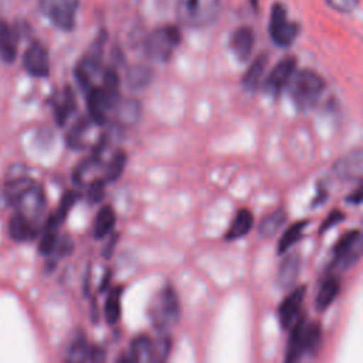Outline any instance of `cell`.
<instances>
[{
  "label": "cell",
  "mask_w": 363,
  "mask_h": 363,
  "mask_svg": "<svg viewBox=\"0 0 363 363\" xmlns=\"http://www.w3.org/2000/svg\"><path fill=\"white\" fill-rule=\"evenodd\" d=\"M153 72L149 67L136 65L132 67L126 74V84L130 89H143L152 81Z\"/></svg>",
  "instance_id": "28"
},
{
  "label": "cell",
  "mask_w": 363,
  "mask_h": 363,
  "mask_svg": "<svg viewBox=\"0 0 363 363\" xmlns=\"http://www.w3.org/2000/svg\"><path fill=\"white\" fill-rule=\"evenodd\" d=\"M306 288L303 285L296 286L291 294L282 299L278 308V319L282 329H291V326L298 320L301 313V306L305 298Z\"/></svg>",
  "instance_id": "12"
},
{
  "label": "cell",
  "mask_w": 363,
  "mask_h": 363,
  "mask_svg": "<svg viewBox=\"0 0 363 363\" xmlns=\"http://www.w3.org/2000/svg\"><path fill=\"white\" fill-rule=\"evenodd\" d=\"M230 48L238 61L245 62L251 57V52L254 48L252 28L247 26L238 27L230 38Z\"/></svg>",
  "instance_id": "16"
},
{
  "label": "cell",
  "mask_w": 363,
  "mask_h": 363,
  "mask_svg": "<svg viewBox=\"0 0 363 363\" xmlns=\"http://www.w3.org/2000/svg\"><path fill=\"white\" fill-rule=\"evenodd\" d=\"M325 86L326 84L318 72L312 69H295L285 88H288V94L299 111H309L318 104Z\"/></svg>",
  "instance_id": "2"
},
{
  "label": "cell",
  "mask_w": 363,
  "mask_h": 363,
  "mask_svg": "<svg viewBox=\"0 0 363 363\" xmlns=\"http://www.w3.org/2000/svg\"><path fill=\"white\" fill-rule=\"evenodd\" d=\"M67 360L69 362H102L105 360V352L98 347L86 343L84 335H78L67 352Z\"/></svg>",
  "instance_id": "15"
},
{
  "label": "cell",
  "mask_w": 363,
  "mask_h": 363,
  "mask_svg": "<svg viewBox=\"0 0 363 363\" xmlns=\"http://www.w3.org/2000/svg\"><path fill=\"white\" fill-rule=\"evenodd\" d=\"M221 10V0H177V20L190 28H200L214 23Z\"/></svg>",
  "instance_id": "5"
},
{
  "label": "cell",
  "mask_w": 363,
  "mask_h": 363,
  "mask_svg": "<svg viewBox=\"0 0 363 363\" xmlns=\"http://www.w3.org/2000/svg\"><path fill=\"white\" fill-rule=\"evenodd\" d=\"M9 233L16 241L33 240L38 234V224L33 223L31 220L16 211V214L10 218Z\"/></svg>",
  "instance_id": "19"
},
{
  "label": "cell",
  "mask_w": 363,
  "mask_h": 363,
  "mask_svg": "<svg viewBox=\"0 0 363 363\" xmlns=\"http://www.w3.org/2000/svg\"><path fill=\"white\" fill-rule=\"evenodd\" d=\"M104 191H105V180L104 179H95L91 182L88 187V201L91 204H96L104 199Z\"/></svg>",
  "instance_id": "35"
},
{
  "label": "cell",
  "mask_w": 363,
  "mask_h": 363,
  "mask_svg": "<svg viewBox=\"0 0 363 363\" xmlns=\"http://www.w3.org/2000/svg\"><path fill=\"white\" fill-rule=\"evenodd\" d=\"M86 106H88L91 119H92L95 123L102 125V123L106 121L108 112L115 108V104H113L112 99L105 94V91L102 89V86L92 85V86L86 91Z\"/></svg>",
  "instance_id": "14"
},
{
  "label": "cell",
  "mask_w": 363,
  "mask_h": 363,
  "mask_svg": "<svg viewBox=\"0 0 363 363\" xmlns=\"http://www.w3.org/2000/svg\"><path fill=\"white\" fill-rule=\"evenodd\" d=\"M172 347V342L169 336H162L153 340V357L152 362H162L169 356Z\"/></svg>",
  "instance_id": "34"
},
{
  "label": "cell",
  "mask_w": 363,
  "mask_h": 363,
  "mask_svg": "<svg viewBox=\"0 0 363 363\" xmlns=\"http://www.w3.org/2000/svg\"><path fill=\"white\" fill-rule=\"evenodd\" d=\"M267 55H258L251 64H250V68L247 69V72L244 74L242 77V86L250 91V92H254L258 86H259V82H261V78H262V74L265 71V67H267Z\"/></svg>",
  "instance_id": "24"
},
{
  "label": "cell",
  "mask_w": 363,
  "mask_h": 363,
  "mask_svg": "<svg viewBox=\"0 0 363 363\" xmlns=\"http://www.w3.org/2000/svg\"><path fill=\"white\" fill-rule=\"evenodd\" d=\"M286 221V211L279 207L267 214L258 224V235L262 238L274 237Z\"/></svg>",
  "instance_id": "22"
},
{
  "label": "cell",
  "mask_w": 363,
  "mask_h": 363,
  "mask_svg": "<svg viewBox=\"0 0 363 363\" xmlns=\"http://www.w3.org/2000/svg\"><path fill=\"white\" fill-rule=\"evenodd\" d=\"M301 269V255L292 252L284 258L278 268L277 282L281 289H292L298 281Z\"/></svg>",
  "instance_id": "17"
},
{
  "label": "cell",
  "mask_w": 363,
  "mask_h": 363,
  "mask_svg": "<svg viewBox=\"0 0 363 363\" xmlns=\"http://www.w3.org/2000/svg\"><path fill=\"white\" fill-rule=\"evenodd\" d=\"M252 225H254L252 213L247 208L238 210L228 231L225 233V240L233 241V240H238V238L247 235L250 233V230L252 228Z\"/></svg>",
  "instance_id": "21"
},
{
  "label": "cell",
  "mask_w": 363,
  "mask_h": 363,
  "mask_svg": "<svg viewBox=\"0 0 363 363\" xmlns=\"http://www.w3.org/2000/svg\"><path fill=\"white\" fill-rule=\"evenodd\" d=\"M129 356L133 363L138 362H152L153 357V340L146 335L136 336L130 343Z\"/></svg>",
  "instance_id": "25"
},
{
  "label": "cell",
  "mask_w": 363,
  "mask_h": 363,
  "mask_svg": "<svg viewBox=\"0 0 363 363\" xmlns=\"http://www.w3.org/2000/svg\"><path fill=\"white\" fill-rule=\"evenodd\" d=\"M77 109V102H75V96L72 94V91L69 88H67L62 94V98L55 104L54 112H55V121L60 126H62L65 123V121L68 119V116Z\"/></svg>",
  "instance_id": "30"
},
{
  "label": "cell",
  "mask_w": 363,
  "mask_h": 363,
  "mask_svg": "<svg viewBox=\"0 0 363 363\" xmlns=\"http://www.w3.org/2000/svg\"><path fill=\"white\" fill-rule=\"evenodd\" d=\"M362 191H363V190H362V186H357V189H356L352 194H349V196L346 197V201H347V203H352V204H354V206H359V204L362 203V196H363Z\"/></svg>",
  "instance_id": "39"
},
{
  "label": "cell",
  "mask_w": 363,
  "mask_h": 363,
  "mask_svg": "<svg viewBox=\"0 0 363 363\" xmlns=\"http://www.w3.org/2000/svg\"><path fill=\"white\" fill-rule=\"evenodd\" d=\"M24 69L35 77L45 78L50 74V57L45 45L40 41H33L23 55Z\"/></svg>",
  "instance_id": "11"
},
{
  "label": "cell",
  "mask_w": 363,
  "mask_h": 363,
  "mask_svg": "<svg viewBox=\"0 0 363 363\" xmlns=\"http://www.w3.org/2000/svg\"><path fill=\"white\" fill-rule=\"evenodd\" d=\"M115 221H116V216L112 207L111 206L101 207L94 220V237L96 240L105 238L115 227Z\"/></svg>",
  "instance_id": "23"
},
{
  "label": "cell",
  "mask_w": 363,
  "mask_h": 363,
  "mask_svg": "<svg viewBox=\"0 0 363 363\" xmlns=\"http://www.w3.org/2000/svg\"><path fill=\"white\" fill-rule=\"evenodd\" d=\"M6 197L17 213L38 224L45 208V196L41 186L28 177L16 176L6 184Z\"/></svg>",
  "instance_id": "1"
},
{
  "label": "cell",
  "mask_w": 363,
  "mask_h": 363,
  "mask_svg": "<svg viewBox=\"0 0 363 363\" xmlns=\"http://www.w3.org/2000/svg\"><path fill=\"white\" fill-rule=\"evenodd\" d=\"M77 197H78V196H77L75 191H67V193L62 196L58 208L52 213V216L58 220V223H62V221L65 220V217L68 216V213H69V210L72 208L74 203L77 201Z\"/></svg>",
  "instance_id": "33"
},
{
  "label": "cell",
  "mask_w": 363,
  "mask_h": 363,
  "mask_svg": "<svg viewBox=\"0 0 363 363\" xmlns=\"http://www.w3.org/2000/svg\"><path fill=\"white\" fill-rule=\"evenodd\" d=\"M18 38L9 23L0 18V58L6 62H13L17 57Z\"/></svg>",
  "instance_id": "20"
},
{
  "label": "cell",
  "mask_w": 363,
  "mask_h": 363,
  "mask_svg": "<svg viewBox=\"0 0 363 363\" xmlns=\"http://www.w3.org/2000/svg\"><path fill=\"white\" fill-rule=\"evenodd\" d=\"M125 166H126V153L123 150H116L105 167V174H104L105 183L116 182L122 176Z\"/></svg>",
  "instance_id": "31"
},
{
  "label": "cell",
  "mask_w": 363,
  "mask_h": 363,
  "mask_svg": "<svg viewBox=\"0 0 363 363\" xmlns=\"http://www.w3.org/2000/svg\"><path fill=\"white\" fill-rule=\"evenodd\" d=\"M308 224V221L302 220V221H296L294 224H291L284 234L281 235L279 241H278V254H284L285 251H288L295 242H298L302 237L303 228Z\"/></svg>",
  "instance_id": "29"
},
{
  "label": "cell",
  "mask_w": 363,
  "mask_h": 363,
  "mask_svg": "<svg viewBox=\"0 0 363 363\" xmlns=\"http://www.w3.org/2000/svg\"><path fill=\"white\" fill-rule=\"evenodd\" d=\"M333 173L343 182H360L363 173V152L360 147L339 157L333 164Z\"/></svg>",
  "instance_id": "13"
},
{
  "label": "cell",
  "mask_w": 363,
  "mask_h": 363,
  "mask_svg": "<svg viewBox=\"0 0 363 363\" xmlns=\"http://www.w3.org/2000/svg\"><path fill=\"white\" fill-rule=\"evenodd\" d=\"M295 69H296V58L285 57L281 61H278L264 81V85H262L264 92L271 96L279 95L282 89L286 86Z\"/></svg>",
  "instance_id": "10"
},
{
  "label": "cell",
  "mask_w": 363,
  "mask_h": 363,
  "mask_svg": "<svg viewBox=\"0 0 363 363\" xmlns=\"http://www.w3.org/2000/svg\"><path fill=\"white\" fill-rule=\"evenodd\" d=\"M147 315L157 330L170 329L177 323L180 318V301L177 292L170 284L160 288L150 299Z\"/></svg>",
  "instance_id": "4"
},
{
  "label": "cell",
  "mask_w": 363,
  "mask_h": 363,
  "mask_svg": "<svg viewBox=\"0 0 363 363\" xmlns=\"http://www.w3.org/2000/svg\"><path fill=\"white\" fill-rule=\"evenodd\" d=\"M182 35L177 27L163 26L153 30L145 40L143 51L146 57L156 62H166L180 44Z\"/></svg>",
  "instance_id": "6"
},
{
  "label": "cell",
  "mask_w": 363,
  "mask_h": 363,
  "mask_svg": "<svg viewBox=\"0 0 363 363\" xmlns=\"http://www.w3.org/2000/svg\"><path fill=\"white\" fill-rule=\"evenodd\" d=\"M363 250L362 234L359 230H352L343 234L333 247V259L332 268L337 271H346L352 265H354Z\"/></svg>",
  "instance_id": "8"
},
{
  "label": "cell",
  "mask_w": 363,
  "mask_h": 363,
  "mask_svg": "<svg viewBox=\"0 0 363 363\" xmlns=\"http://www.w3.org/2000/svg\"><path fill=\"white\" fill-rule=\"evenodd\" d=\"M268 31L271 40L278 47H289L298 37L299 27L295 21L288 18L286 7L282 3H275L272 6Z\"/></svg>",
  "instance_id": "7"
},
{
  "label": "cell",
  "mask_w": 363,
  "mask_h": 363,
  "mask_svg": "<svg viewBox=\"0 0 363 363\" xmlns=\"http://www.w3.org/2000/svg\"><path fill=\"white\" fill-rule=\"evenodd\" d=\"M251 1V6L254 7V9H257V6H258V0H250Z\"/></svg>",
  "instance_id": "40"
},
{
  "label": "cell",
  "mask_w": 363,
  "mask_h": 363,
  "mask_svg": "<svg viewBox=\"0 0 363 363\" xmlns=\"http://www.w3.org/2000/svg\"><path fill=\"white\" fill-rule=\"evenodd\" d=\"M89 129V119L86 118H79L72 128L69 129V132L67 133V145L71 149H79L84 146V140H85V135Z\"/></svg>",
  "instance_id": "32"
},
{
  "label": "cell",
  "mask_w": 363,
  "mask_h": 363,
  "mask_svg": "<svg viewBox=\"0 0 363 363\" xmlns=\"http://www.w3.org/2000/svg\"><path fill=\"white\" fill-rule=\"evenodd\" d=\"M291 328V335L285 349V362H296L318 350L322 340L319 323L306 322L301 315Z\"/></svg>",
  "instance_id": "3"
},
{
  "label": "cell",
  "mask_w": 363,
  "mask_h": 363,
  "mask_svg": "<svg viewBox=\"0 0 363 363\" xmlns=\"http://www.w3.org/2000/svg\"><path fill=\"white\" fill-rule=\"evenodd\" d=\"M113 109H116V118L122 125H132L140 116V105L135 99L118 102Z\"/></svg>",
  "instance_id": "27"
},
{
  "label": "cell",
  "mask_w": 363,
  "mask_h": 363,
  "mask_svg": "<svg viewBox=\"0 0 363 363\" xmlns=\"http://www.w3.org/2000/svg\"><path fill=\"white\" fill-rule=\"evenodd\" d=\"M340 291V281L333 274H326L319 284V289L315 298V308L318 311H325L332 305Z\"/></svg>",
  "instance_id": "18"
},
{
  "label": "cell",
  "mask_w": 363,
  "mask_h": 363,
  "mask_svg": "<svg viewBox=\"0 0 363 363\" xmlns=\"http://www.w3.org/2000/svg\"><path fill=\"white\" fill-rule=\"evenodd\" d=\"M121 295L122 286H113L105 299L104 316L108 325H115L121 316Z\"/></svg>",
  "instance_id": "26"
},
{
  "label": "cell",
  "mask_w": 363,
  "mask_h": 363,
  "mask_svg": "<svg viewBox=\"0 0 363 363\" xmlns=\"http://www.w3.org/2000/svg\"><path fill=\"white\" fill-rule=\"evenodd\" d=\"M328 6L339 13H352L359 7V0H326Z\"/></svg>",
  "instance_id": "36"
},
{
  "label": "cell",
  "mask_w": 363,
  "mask_h": 363,
  "mask_svg": "<svg viewBox=\"0 0 363 363\" xmlns=\"http://www.w3.org/2000/svg\"><path fill=\"white\" fill-rule=\"evenodd\" d=\"M116 242H118V234L111 235V238L108 240V242L105 244V247H104V250H102V255H104L105 258H109V257L112 255Z\"/></svg>",
  "instance_id": "38"
},
{
  "label": "cell",
  "mask_w": 363,
  "mask_h": 363,
  "mask_svg": "<svg viewBox=\"0 0 363 363\" xmlns=\"http://www.w3.org/2000/svg\"><path fill=\"white\" fill-rule=\"evenodd\" d=\"M343 218H345V214H343L340 210H333V211H330V213L328 214V217L323 220V223L320 224L319 233L322 234V233L328 231L329 228H332V227L336 225L337 223L343 221Z\"/></svg>",
  "instance_id": "37"
},
{
  "label": "cell",
  "mask_w": 363,
  "mask_h": 363,
  "mask_svg": "<svg viewBox=\"0 0 363 363\" xmlns=\"http://www.w3.org/2000/svg\"><path fill=\"white\" fill-rule=\"evenodd\" d=\"M41 13L60 30L69 31L75 26L79 0H37Z\"/></svg>",
  "instance_id": "9"
}]
</instances>
